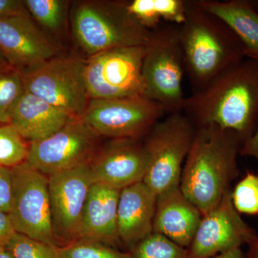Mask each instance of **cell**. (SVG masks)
<instances>
[{"instance_id":"cell-22","label":"cell","mask_w":258,"mask_h":258,"mask_svg":"<svg viewBox=\"0 0 258 258\" xmlns=\"http://www.w3.org/2000/svg\"><path fill=\"white\" fill-rule=\"evenodd\" d=\"M24 93L25 88L20 71L12 67L0 71V124H9Z\"/></svg>"},{"instance_id":"cell-6","label":"cell","mask_w":258,"mask_h":258,"mask_svg":"<svg viewBox=\"0 0 258 258\" xmlns=\"http://www.w3.org/2000/svg\"><path fill=\"white\" fill-rule=\"evenodd\" d=\"M196 128L182 113L166 115L144 137L149 164L144 182L156 195L179 186Z\"/></svg>"},{"instance_id":"cell-30","label":"cell","mask_w":258,"mask_h":258,"mask_svg":"<svg viewBox=\"0 0 258 258\" xmlns=\"http://www.w3.org/2000/svg\"><path fill=\"white\" fill-rule=\"evenodd\" d=\"M29 13L24 1L21 0H0V18H10Z\"/></svg>"},{"instance_id":"cell-19","label":"cell","mask_w":258,"mask_h":258,"mask_svg":"<svg viewBox=\"0 0 258 258\" xmlns=\"http://www.w3.org/2000/svg\"><path fill=\"white\" fill-rule=\"evenodd\" d=\"M71 118L40 97L25 91L13 111L10 124L30 143L55 134Z\"/></svg>"},{"instance_id":"cell-28","label":"cell","mask_w":258,"mask_h":258,"mask_svg":"<svg viewBox=\"0 0 258 258\" xmlns=\"http://www.w3.org/2000/svg\"><path fill=\"white\" fill-rule=\"evenodd\" d=\"M14 258H61L58 247L17 232L5 246Z\"/></svg>"},{"instance_id":"cell-25","label":"cell","mask_w":258,"mask_h":258,"mask_svg":"<svg viewBox=\"0 0 258 258\" xmlns=\"http://www.w3.org/2000/svg\"><path fill=\"white\" fill-rule=\"evenodd\" d=\"M33 20L50 31L62 28L67 12L68 2L62 0H24Z\"/></svg>"},{"instance_id":"cell-36","label":"cell","mask_w":258,"mask_h":258,"mask_svg":"<svg viewBox=\"0 0 258 258\" xmlns=\"http://www.w3.org/2000/svg\"><path fill=\"white\" fill-rule=\"evenodd\" d=\"M10 67V66L9 63H8V61L5 60V58L4 57H3V55L0 53V71H2V70L8 69V68Z\"/></svg>"},{"instance_id":"cell-32","label":"cell","mask_w":258,"mask_h":258,"mask_svg":"<svg viewBox=\"0 0 258 258\" xmlns=\"http://www.w3.org/2000/svg\"><path fill=\"white\" fill-rule=\"evenodd\" d=\"M240 155L253 158L258 163V127L241 147Z\"/></svg>"},{"instance_id":"cell-21","label":"cell","mask_w":258,"mask_h":258,"mask_svg":"<svg viewBox=\"0 0 258 258\" xmlns=\"http://www.w3.org/2000/svg\"><path fill=\"white\" fill-rule=\"evenodd\" d=\"M187 0H132L125 2L130 14L148 30L163 23L179 25L186 18Z\"/></svg>"},{"instance_id":"cell-18","label":"cell","mask_w":258,"mask_h":258,"mask_svg":"<svg viewBox=\"0 0 258 258\" xmlns=\"http://www.w3.org/2000/svg\"><path fill=\"white\" fill-rule=\"evenodd\" d=\"M120 191L102 183L91 185L83 208L80 238L97 241L112 247L120 242L117 230Z\"/></svg>"},{"instance_id":"cell-7","label":"cell","mask_w":258,"mask_h":258,"mask_svg":"<svg viewBox=\"0 0 258 258\" xmlns=\"http://www.w3.org/2000/svg\"><path fill=\"white\" fill-rule=\"evenodd\" d=\"M85 60L55 57L20 72L27 92L40 97L73 118H81L90 101Z\"/></svg>"},{"instance_id":"cell-20","label":"cell","mask_w":258,"mask_h":258,"mask_svg":"<svg viewBox=\"0 0 258 258\" xmlns=\"http://www.w3.org/2000/svg\"><path fill=\"white\" fill-rule=\"evenodd\" d=\"M204 9L218 17L237 35L246 57L258 59V11L251 0H199Z\"/></svg>"},{"instance_id":"cell-2","label":"cell","mask_w":258,"mask_h":258,"mask_svg":"<svg viewBox=\"0 0 258 258\" xmlns=\"http://www.w3.org/2000/svg\"><path fill=\"white\" fill-rule=\"evenodd\" d=\"M243 142L237 134L215 126L196 128L185 160L180 189L203 215L215 208L238 175Z\"/></svg>"},{"instance_id":"cell-31","label":"cell","mask_w":258,"mask_h":258,"mask_svg":"<svg viewBox=\"0 0 258 258\" xmlns=\"http://www.w3.org/2000/svg\"><path fill=\"white\" fill-rule=\"evenodd\" d=\"M16 233L10 214L0 210V247H5Z\"/></svg>"},{"instance_id":"cell-10","label":"cell","mask_w":258,"mask_h":258,"mask_svg":"<svg viewBox=\"0 0 258 258\" xmlns=\"http://www.w3.org/2000/svg\"><path fill=\"white\" fill-rule=\"evenodd\" d=\"M10 215L17 232L57 247L51 219L49 179L25 162L12 169Z\"/></svg>"},{"instance_id":"cell-1","label":"cell","mask_w":258,"mask_h":258,"mask_svg":"<svg viewBox=\"0 0 258 258\" xmlns=\"http://www.w3.org/2000/svg\"><path fill=\"white\" fill-rule=\"evenodd\" d=\"M182 113L196 128L215 125L232 131L244 144L258 127V59L245 57L186 97Z\"/></svg>"},{"instance_id":"cell-13","label":"cell","mask_w":258,"mask_h":258,"mask_svg":"<svg viewBox=\"0 0 258 258\" xmlns=\"http://www.w3.org/2000/svg\"><path fill=\"white\" fill-rule=\"evenodd\" d=\"M257 234L236 210L231 190L201 222L187 250L188 258H212L218 254L242 248L253 241Z\"/></svg>"},{"instance_id":"cell-34","label":"cell","mask_w":258,"mask_h":258,"mask_svg":"<svg viewBox=\"0 0 258 258\" xmlns=\"http://www.w3.org/2000/svg\"><path fill=\"white\" fill-rule=\"evenodd\" d=\"M248 250L246 255L247 258H258V235L251 243L248 244Z\"/></svg>"},{"instance_id":"cell-8","label":"cell","mask_w":258,"mask_h":258,"mask_svg":"<svg viewBox=\"0 0 258 258\" xmlns=\"http://www.w3.org/2000/svg\"><path fill=\"white\" fill-rule=\"evenodd\" d=\"M145 46L118 47L85 60L84 77L91 99L145 96L142 61Z\"/></svg>"},{"instance_id":"cell-3","label":"cell","mask_w":258,"mask_h":258,"mask_svg":"<svg viewBox=\"0 0 258 258\" xmlns=\"http://www.w3.org/2000/svg\"><path fill=\"white\" fill-rule=\"evenodd\" d=\"M179 37L185 76L192 92L203 89L246 57L243 45L233 30L204 9L199 0H187Z\"/></svg>"},{"instance_id":"cell-12","label":"cell","mask_w":258,"mask_h":258,"mask_svg":"<svg viewBox=\"0 0 258 258\" xmlns=\"http://www.w3.org/2000/svg\"><path fill=\"white\" fill-rule=\"evenodd\" d=\"M52 230L57 247L81 237V219L91 185L89 164L48 176Z\"/></svg>"},{"instance_id":"cell-35","label":"cell","mask_w":258,"mask_h":258,"mask_svg":"<svg viewBox=\"0 0 258 258\" xmlns=\"http://www.w3.org/2000/svg\"><path fill=\"white\" fill-rule=\"evenodd\" d=\"M0 258H14L5 247H0Z\"/></svg>"},{"instance_id":"cell-9","label":"cell","mask_w":258,"mask_h":258,"mask_svg":"<svg viewBox=\"0 0 258 258\" xmlns=\"http://www.w3.org/2000/svg\"><path fill=\"white\" fill-rule=\"evenodd\" d=\"M165 115L160 105L138 96L90 100L81 118L99 137L143 139Z\"/></svg>"},{"instance_id":"cell-29","label":"cell","mask_w":258,"mask_h":258,"mask_svg":"<svg viewBox=\"0 0 258 258\" xmlns=\"http://www.w3.org/2000/svg\"><path fill=\"white\" fill-rule=\"evenodd\" d=\"M13 171L0 166V210L10 213L13 198Z\"/></svg>"},{"instance_id":"cell-23","label":"cell","mask_w":258,"mask_h":258,"mask_svg":"<svg viewBox=\"0 0 258 258\" xmlns=\"http://www.w3.org/2000/svg\"><path fill=\"white\" fill-rule=\"evenodd\" d=\"M11 124L0 125V166L13 169L26 162L30 143Z\"/></svg>"},{"instance_id":"cell-33","label":"cell","mask_w":258,"mask_h":258,"mask_svg":"<svg viewBox=\"0 0 258 258\" xmlns=\"http://www.w3.org/2000/svg\"><path fill=\"white\" fill-rule=\"evenodd\" d=\"M212 258H247L242 248L232 249Z\"/></svg>"},{"instance_id":"cell-4","label":"cell","mask_w":258,"mask_h":258,"mask_svg":"<svg viewBox=\"0 0 258 258\" xmlns=\"http://www.w3.org/2000/svg\"><path fill=\"white\" fill-rule=\"evenodd\" d=\"M73 33L91 56L118 47L145 46L150 31L130 14L125 2H81L73 9Z\"/></svg>"},{"instance_id":"cell-24","label":"cell","mask_w":258,"mask_h":258,"mask_svg":"<svg viewBox=\"0 0 258 258\" xmlns=\"http://www.w3.org/2000/svg\"><path fill=\"white\" fill-rule=\"evenodd\" d=\"M130 253L133 258H188L186 248L157 232L136 244Z\"/></svg>"},{"instance_id":"cell-15","label":"cell","mask_w":258,"mask_h":258,"mask_svg":"<svg viewBox=\"0 0 258 258\" xmlns=\"http://www.w3.org/2000/svg\"><path fill=\"white\" fill-rule=\"evenodd\" d=\"M0 53L22 72L57 56L58 48L28 14L0 18Z\"/></svg>"},{"instance_id":"cell-11","label":"cell","mask_w":258,"mask_h":258,"mask_svg":"<svg viewBox=\"0 0 258 258\" xmlns=\"http://www.w3.org/2000/svg\"><path fill=\"white\" fill-rule=\"evenodd\" d=\"M100 137L81 118H71L55 134L30 143L26 162L47 176L89 164Z\"/></svg>"},{"instance_id":"cell-27","label":"cell","mask_w":258,"mask_h":258,"mask_svg":"<svg viewBox=\"0 0 258 258\" xmlns=\"http://www.w3.org/2000/svg\"><path fill=\"white\" fill-rule=\"evenodd\" d=\"M231 198L240 215H258V174L247 171L233 190H231Z\"/></svg>"},{"instance_id":"cell-16","label":"cell","mask_w":258,"mask_h":258,"mask_svg":"<svg viewBox=\"0 0 258 258\" xmlns=\"http://www.w3.org/2000/svg\"><path fill=\"white\" fill-rule=\"evenodd\" d=\"M157 195L143 181L120 190L117 212L120 242L132 249L153 233Z\"/></svg>"},{"instance_id":"cell-17","label":"cell","mask_w":258,"mask_h":258,"mask_svg":"<svg viewBox=\"0 0 258 258\" xmlns=\"http://www.w3.org/2000/svg\"><path fill=\"white\" fill-rule=\"evenodd\" d=\"M203 218V214L182 192L180 186L157 196L153 232L187 248Z\"/></svg>"},{"instance_id":"cell-37","label":"cell","mask_w":258,"mask_h":258,"mask_svg":"<svg viewBox=\"0 0 258 258\" xmlns=\"http://www.w3.org/2000/svg\"><path fill=\"white\" fill-rule=\"evenodd\" d=\"M254 7H255L256 10L258 11V0H252Z\"/></svg>"},{"instance_id":"cell-14","label":"cell","mask_w":258,"mask_h":258,"mask_svg":"<svg viewBox=\"0 0 258 258\" xmlns=\"http://www.w3.org/2000/svg\"><path fill=\"white\" fill-rule=\"evenodd\" d=\"M88 164L94 182L121 190L144 181L149 158L143 139H109Z\"/></svg>"},{"instance_id":"cell-5","label":"cell","mask_w":258,"mask_h":258,"mask_svg":"<svg viewBox=\"0 0 258 258\" xmlns=\"http://www.w3.org/2000/svg\"><path fill=\"white\" fill-rule=\"evenodd\" d=\"M142 72L145 97L160 105L166 115L182 113L185 73L178 25L163 23L151 30Z\"/></svg>"},{"instance_id":"cell-26","label":"cell","mask_w":258,"mask_h":258,"mask_svg":"<svg viewBox=\"0 0 258 258\" xmlns=\"http://www.w3.org/2000/svg\"><path fill=\"white\" fill-rule=\"evenodd\" d=\"M61 258H133L130 252H121L108 244L80 238L58 247Z\"/></svg>"}]
</instances>
